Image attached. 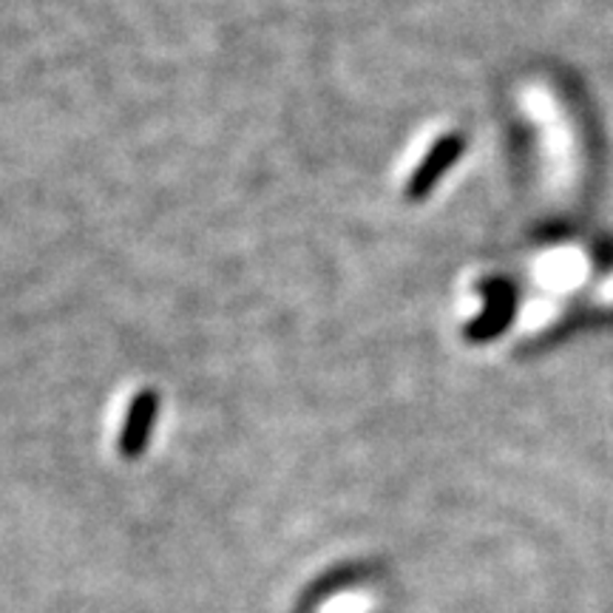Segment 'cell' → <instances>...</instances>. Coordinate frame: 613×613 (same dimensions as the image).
Segmentation results:
<instances>
[{"label":"cell","mask_w":613,"mask_h":613,"mask_svg":"<svg viewBox=\"0 0 613 613\" xmlns=\"http://www.w3.org/2000/svg\"><path fill=\"white\" fill-rule=\"evenodd\" d=\"M477 290L483 293L486 306L475 321H469L464 333L471 344H486L511 327L514 313H517V290L505 279H483Z\"/></svg>","instance_id":"1"},{"label":"cell","mask_w":613,"mask_h":613,"mask_svg":"<svg viewBox=\"0 0 613 613\" xmlns=\"http://www.w3.org/2000/svg\"><path fill=\"white\" fill-rule=\"evenodd\" d=\"M464 151L466 134H460V131L443 134L441 140L426 151V157L421 159V165L412 170V177H409L406 188H403V197H406L409 202H421V199L430 197L437 188V182L455 168L457 159L464 157Z\"/></svg>","instance_id":"2"},{"label":"cell","mask_w":613,"mask_h":613,"mask_svg":"<svg viewBox=\"0 0 613 613\" xmlns=\"http://www.w3.org/2000/svg\"><path fill=\"white\" fill-rule=\"evenodd\" d=\"M159 395L154 389H140L129 403L123 432H120V455L125 460H136L151 441V430L157 421Z\"/></svg>","instance_id":"3"}]
</instances>
